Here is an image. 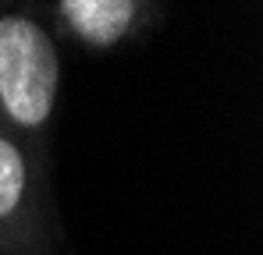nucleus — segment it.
Here are the masks:
<instances>
[{"label":"nucleus","mask_w":263,"mask_h":255,"mask_svg":"<svg viewBox=\"0 0 263 255\" xmlns=\"http://www.w3.org/2000/svg\"><path fill=\"white\" fill-rule=\"evenodd\" d=\"M22 192H25V160L11 142L0 138V216H7L22 202Z\"/></svg>","instance_id":"obj_3"},{"label":"nucleus","mask_w":263,"mask_h":255,"mask_svg":"<svg viewBox=\"0 0 263 255\" xmlns=\"http://www.w3.org/2000/svg\"><path fill=\"white\" fill-rule=\"evenodd\" d=\"M64 22L92 46H110L128 32L135 18L132 0H64Z\"/></svg>","instance_id":"obj_2"},{"label":"nucleus","mask_w":263,"mask_h":255,"mask_svg":"<svg viewBox=\"0 0 263 255\" xmlns=\"http://www.w3.org/2000/svg\"><path fill=\"white\" fill-rule=\"evenodd\" d=\"M57 96V50L32 18H0V99L18 124H43Z\"/></svg>","instance_id":"obj_1"}]
</instances>
